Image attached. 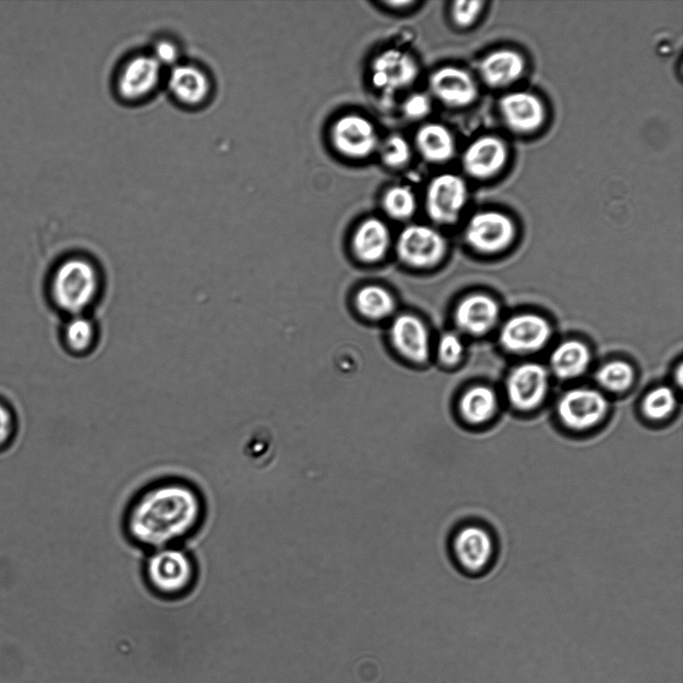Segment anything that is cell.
Masks as SVG:
<instances>
[{"mask_svg":"<svg viewBox=\"0 0 683 683\" xmlns=\"http://www.w3.org/2000/svg\"><path fill=\"white\" fill-rule=\"evenodd\" d=\"M547 391L548 373L537 363H524L515 367L506 381L509 402L522 411L532 410L540 405Z\"/></svg>","mask_w":683,"mask_h":683,"instance_id":"9a60e30c","label":"cell"},{"mask_svg":"<svg viewBox=\"0 0 683 683\" xmlns=\"http://www.w3.org/2000/svg\"><path fill=\"white\" fill-rule=\"evenodd\" d=\"M388 226L379 218L364 219L356 228L352 246L356 256L364 262H376L384 257L390 245Z\"/></svg>","mask_w":683,"mask_h":683,"instance_id":"7402d4cb","label":"cell"},{"mask_svg":"<svg viewBox=\"0 0 683 683\" xmlns=\"http://www.w3.org/2000/svg\"><path fill=\"white\" fill-rule=\"evenodd\" d=\"M428 90L431 98L451 109L466 108L479 95L472 74L455 65H444L432 71L428 77Z\"/></svg>","mask_w":683,"mask_h":683,"instance_id":"9c48e42d","label":"cell"},{"mask_svg":"<svg viewBox=\"0 0 683 683\" xmlns=\"http://www.w3.org/2000/svg\"><path fill=\"white\" fill-rule=\"evenodd\" d=\"M464 346L458 335L446 333L438 343V356L447 365L458 363L462 357Z\"/></svg>","mask_w":683,"mask_h":683,"instance_id":"d6a6232c","label":"cell"},{"mask_svg":"<svg viewBox=\"0 0 683 683\" xmlns=\"http://www.w3.org/2000/svg\"><path fill=\"white\" fill-rule=\"evenodd\" d=\"M420 75L416 57L406 50L388 48L377 53L369 66V80L373 89L387 97L410 88Z\"/></svg>","mask_w":683,"mask_h":683,"instance_id":"277c9868","label":"cell"},{"mask_svg":"<svg viewBox=\"0 0 683 683\" xmlns=\"http://www.w3.org/2000/svg\"><path fill=\"white\" fill-rule=\"evenodd\" d=\"M331 147L343 158L361 161L377 152L380 138L375 124L358 113L337 117L329 128Z\"/></svg>","mask_w":683,"mask_h":683,"instance_id":"5b68a950","label":"cell"},{"mask_svg":"<svg viewBox=\"0 0 683 683\" xmlns=\"http://www.w3.org/2000/svg\"><path fill=\"white\" fill-rule=\"evenodd\" d=\"M507 143L494 134H484L472 140L464 149L461 165L472 179L486 181L497 176L508 163Z\"/></svg>","mask_w":683,"mask_h":683,"instance_id":"7c38bea8","label":"cell"},{"mask_svg":"<svg viewBox=\"0 0 683 683\" xmlns=\"http://www.w3.org/2000/svg\"><path fill=\"white\" fill-rule=\"evenodd\" d=\"M162 65L152 54H137L121 66L115 87L122 100L139 102L151 96L161 82Z\"/></svg>","mask_w":683,"mask_h":683,"instance_id":"ba28073f","label":"cell"},{"mask_svg":"<svg viewBox=\"0 0 683 683\" xmlns=\"http://www.w3.org/2000/svg\"><path fill=\"white\" fill-rule=\"evenodd\" d=\"M549 363L556 377L572 379L586 371L590 363V351L580 341L567 340L552 351Z\"/></svg>","mask_w":683,"mask_h":683,"instance_id":"603a6c76","label":"cell"},{"mask_svg":"<svg viewBox=\"0 0 683 683\" xmlns=\"http://www.w3.org/2000/svg\"><path fill=\"white\" fill-rule=\"evenodd\" d=\"M526 70V60L517 50L499 48L488 52L478 64L481 81L491 89H501L516 83Z\"/></svg>","mask_w":683,"mask_h":683,"instance_id":"ac0fdd59","label":"cell"},{"mask_svg":"<svg viewBox=\"0 0 683 683\" xmlns=\"http://www.w3.org/2000/svg\"><path fill=\"white\" fill-rule=\"evenodd\" d=\"M197 569L191 555L177 546L152 550L144 564V577L152 591L165 598L188 593Z\"/></svg>","mask_w":683,"mask_h":683,"instance_id":"3957f363","label":"cell"},{"mask_svg":"<svg viewBox=\"0 0 683 683\" xmlns=\"http://www.w3.org/2000/svg\"><path fill=\"white\" fill-rule=\"evenodd\" d=\"M499 116L506 128L517 135H531L539 131L547 119L543 100L529 91L503 94L497 103Z\"/></svg>","mask_w":683,"mask_h":683,"instance_id":"52a82bcc","label":"cell"},{"mask_svg":"<svg viewBox=\"0 0 683 683\" xmlns=\"http://www.w3.org/2000/svg\"><path fill=\"white\" fill-rule=\"evenodd\" d=\"M596 381L605 389L621 392L630 387L634 380L632 366L622 360H614L602 365L596 372Z\"/></svg>","mask_w":683,"mask_h":683,"instance_id":"83f0119b","label":"cell"},{"mask_svg":"<svg viewBox=\"0 0 683 683\" xmlns=\"http://www.w3.org/2000/svg\"><path fill=\"white\" fill-rule=\"evenodd\" d=\"M497 408V398L487 386H474L467 390L459 402V412L469 424H482L488 421Z\"/></svg>","mask_w":683,"mask_h":683,"instance_id":"cb8c5ba5","label":"cell"},{"mask_svg":"<svg viewBox=\"0 0 683 683\" xmlns=\"http://www.w3.org/2000/svg\"><path fill=\"white\" fill-rule=\"evenodd\" d=\"M100 276L96 266L86 258L74 257L62 262L51 281V294L63 311L80 315L97 297Z\"/></svg>","mask_w":683,"mask_h":683,"instance_id":"7a4b0ae2","label":"cell"},{"mask_svg":"<svg viewBox=\"0 0 683 683\" xmlns=\"http://www.w3.org/2000/svg\"><path fill=\"white\" fill-rule=\"evenodd\" d=\"M394 347L407 359L421 363L429 355V335L424 323L414 315L397 316L390 327Z\"/></svg>","mask_w":683,"mask_h":683,"instance_id":"d6986e66","label":"cell"},{"mask_svg":"<svg viewBox=\"0 0 683 683\" xmlns=\"http://www.w3.org/2000/svg\"><path fill=\"white\" fill-rule=\"evenodd\" d=\"M67 346L77 353L86 352L95 342L96 329L93 322L81 315L74 317L67 323L64 330Z\"/></svg>","mask_w":683,"mask_h":683,"instance_id":"f1b7e54d","label":"cell"},{"mask_svg":"<svg viewBox=\"0 0 683 683\" xmlns=\"http://www.w3.org/2000/svg\"><path fill=\"white\" fill-rule=\"evenodd\" d=\"M676 405V397L671 388L660 386L644 397L642 411L651 420H662L669 416Z\"/></svg>","mask_w":683,"mask_h":683,"instance_id":"f546056e","label":"cell"},{"mask_svg":"<svg viewBox=\"0 0 683 683\" xmlns=\"http://www.w3.org/2000/svg\"><path fill=\"white\" fill-rule=\"evenodd\" d=\"M359 312L370 319H383L395 309V300L383 287L370 285L361 288L355 297Z\"/></svg>","mask_w":683,"mask_h":683,"instance_id":"d4e9b609","label":"cell"},{"mask_svg":"<svg viewBox=\"0 0 683 683\" xmlns=\"http://www.w3.org/2000/svg\"><path fill=\"white\" fill-rule=\"evenodd\" d=\"M548 321L533 313L509 318L499 333L501 346L513 353H529L541 349L551 337Z\"/></svg>","mask_w":683,"mask_h":683,"instance_id":"5bb4252c","label":"cell"},{"mask_svg":"<svg viewBox=\"0 0 683 683\" xmlns=\"http://www.w3.org/2000/svg\"><path fill=\"white\" fill-rule=\"evenodd\" d=\"M445 251V238L439 231L422 224L405 227L396 242L400 260L413 267L433 266L443 258Z\"/></svg>","mask_w":683,"mask_h":683,"instance_id":"8fae6325","label":"cell"},{"mask_svg":"<svg viewBox=\"0 0 683 683\" xmlns=\"http://www.w3.org/2000/svg\"><path fill=\"white\" fill-rule=\"evenodd\" d=\"M157 61L163 66L166 64H176L175 61L178 56V50L176 46L167 40L159 41L153 52L151 53Z\"/></svg>","mask_w":683,"mask_h":683,"instance_id":"e575fe53","label":"cell"},{"mask_svg":"<svg viewBox=\"0 0 683 683\" xmlns=\"http://www.w3.org/2000/svg\"><path fill=\"white\" fill-rule=\"evenodd\" d=\"M468 186L454 173H442L430 180L425 191V211L430 220L439 225L458 221L468 202Z\"/></svg>","mask_w":683,"mask_h":683,"instance_id":"8992f818","label":"cell"},{"mask_svg":"<svg viewBox=\"0 0 683 683\" xmlns=\"http://www.w3.org/2000/svg\"><path fill=\"white\" fill-rule=\"evenodd\" d=\"M382 210L390 218L404 221L410 219L417 210V199L407 185H392L381 197Z\"/></svg>","mask_w":683,"mask_h":683,"instance_id":"484cf974","label":"cell"},{"mask_svg":"<svg viewBox=\"0 0 683 683\" xmlns=\"http://www.w3.org/2000/svg\"><path fill=\"white\" fill-rule=\"evenodd\" d=\"M414 146L429 164H445L456 154V141L447 126L438 122L421 125L414 135Z\"/></svg>","mask_w":683,"mask_h":683,"instance_id":"44dd1931","label":"cell"},{"mask_svg":"<svg viewBox=\"0 0 683 683\" xmlns=\"http://www.w3.org/2000/svg\"><path fill=\"white\" fill-rule=\"evenodd\" d=\"M432 111V98L424 92L409 94L401 104L402 116L411 122L427 118Z\"/></svg>","mask_w":683,"mask_h":683,"instance_id":"1f68e13d","label":"cell"},{"mask_svg":"<svg viewBox=\"0 0 683 683\" xmlns=\"http://www.w3.org/2000/svg\"><path fill=\"white\" fill-rule=\"evenodd\" d=\"M607 409L605 396L588 388L567 391L557 404L561 422L572 430H586L595 426L603 419Z\"/></svg>","mask_w":683,"mask_h":683,"instance_id":"4fadbf2b","label":"cell"},{"mask_svg":"<svg viewBox=\"0 0 683 683\" xmlns=\"http://www.w3.org/2000/svg\"><path fill=\"white\" fill-rule=\"evenodd\" d=\"M377 153L383 166L394 171L408 167L413 156L411 144L398 133H392L381 140Z\"/></svg>","mask_w":683,"mask_h":683,"instance_id":"4316f807","label":"cell"},{"mask_svg":"<svg viewBox=\"0 0 683 683\" xmlns=\"http://www.w3.org/2000/svg\"><path fill=\"white\" fill-rule=\"evenodd\" d=\"M452 554L462 569L476 572L486 567L493 554V541L489 532L478 525H465L451 540Z\"/></svg>","mask_w":683,"mask_h":683,"instance_id":"2e32d148","label":"cell"},{"mask_svg":"<svg viewBox=\"0 0 683 683\" xmlns=\"http://www.w3.org/2000/svg\"><path fill=\"white\" fill-rule=\"evenodd\" d=\"M204 516V502L190 483L178 479L156 482L138 493L128 506L125 529L139 546L156 550L192 535Z\"/></svg>","mask_w":683,"mask_h":683,"instance_id":"6da1fadb","label":"cell"},{"mask_svg":"<svg viewBox=\"0 0 683 683\" xmlns=\"http://www.w3.org/2000/svg\"><path fill=\"white\" fill-rule=\"evenodd\" d=\"M499 315L498 303L493 298L473 294L460 301L454 317L460 330L471 335H482L495 326Z\"/></svg>","mask_w":683,"mask_h":683,"instance_id":"ffe728a7","label":"cell"},{"mask_svg":"<svg viewBox=\"0 0 683 683\" xmlns=\"http://www.w3.org/2000/svg\"><path fill=\"white\" fill-rule=\"evenodd\" d=\"M168 89L178 104L198 107L211 94V80L206 71L191 63H176L168 77Z\"/></svg>","mask_w":683,"mask_h":683,"instance_id":"e0dca14e","label":"cell"},{"mask_svg":"<svg viewBox=\"0 0 683 683\" xmlns=\"http://www.w3.org/2000/svg\"><path fill=\"white\" fill-rule=\"evenodd\" d=\"M15 430L16 424L12 411L0 402V452L10 446Z\"/></svg>","mask_w":683,"mask_h":683,"instance_id":"836d02e7","label":"cell"},{"mask_svg":"<svg viewBox=\"0 0 683 683\" xmlns=\"http://www.w3.org/2000/svg\"><path fill=\"white\" fill-rule=\"evenodd\" d=\"M516 235L513 220L497 210L472 215L465 228L467 243L477 251L495 253L508 247Z\"/></svg>","mask_w":683,"mask_h":683,"instance_id":"30bf717a","label":"cell"},{"mask_svg":"<svg viewBox=\"0 0 683 683\" xmlns=\"http://www.w3.org/2000/svg\"><path fill=\"white\" fill-rule=\"evenodd\" d=\"M381 4L394 11H405L417 5L416 0H383Z\"/></svg>","mask_w":683,"mask_h":683,"instance_id":"d590c367","label":"cell"},{"mask_svg":"<svg viewBox=\"0 0 683 683\" xmlns=\"http://www.w3.org/2000/svg\"><path fill=\"white\" fill-rule=\"evenodd\" d=\"M484 7L482 0L453 1L449 9L451 22L459 29H468L477 22Z\"/></svg>","mask_w":683,"mask_h":683,"instance_id":"4dcf8cb0","label":"cell"}]
</instances>
